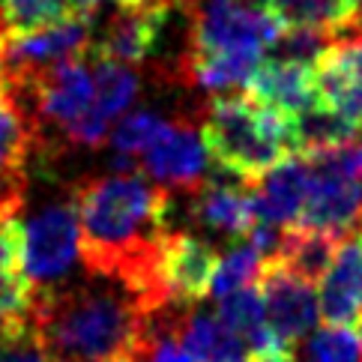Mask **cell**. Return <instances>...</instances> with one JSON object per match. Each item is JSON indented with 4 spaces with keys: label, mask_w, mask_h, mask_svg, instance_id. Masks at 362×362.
I'll use <instances>...</instances> for the list:
<instances>
[{
    "label": "cell",
    "mask_w": 362,
    "mask_h": 362,
    "mask_svg": "<svg viewBox=\"0 0 362 362\" xmlns=\"http://www.w3.org/2000/svg\"><path fill=\"white\" fill-rule=\"evenodd\" d=\"M78 257L90 276L132 291L150 312L171 305L159 288V249L171 234V195L141 174L93 177L75 189Z\"/></svg>",
    "instance_id": "cell-1"
},
{
    "label": "cell",
    "mask_w": 362,
    "mask_h": 362,
    "mask_svg": "<svg viewBox=\"0 0 362 362\" xmlns=\"http://www.w3.org/2000/svg\"><path fill=\"white\" fill-rule=\"evenodd\" d=\"M150 308L123 284L90 276L33 296L30 323L57 362L129 359Z\"/></svg>",
    "instance_id": "cell-2"
},
{
    "label": "cell",
    "mask_w": 362,
    "mask_h": 362,
    "mask_svg": "<svg viewBox=\"0 0 362 362\" xmlns=\"http://www.w3.org/2000/svg\"><path fill=\"white\" fill-rule=\"evenodd\" d=\"M206 156L245 183H261L279 162L293 156L288 117L249 96H216L201 129Z\"/></svg>",
    "instance_id": "cell-3"
},
{
    "label": "cell",
    "mask_w": 362,
    "mask_h": 362,
    "mask_svg": "<svg viewBox=\"0 0 362 362\" xmlns=\"http://www.w3.org/2000/svg\"><path fill=\"white\" fill-rule=\"evenodd\" d=\"M78 206L72 201H57L33 213L21 225V273L33 296L54 291L69 276L78 257Z\"/></svg>",
    "instance_id": "cell-4"
},
{
    "label": "cell",
    "mask_w": 362,
    "mask_h": 362,
    "mask_svg": "<svg viewBox=\"0 0 362 362\" xmlns=\"http://www.w3.org/2000/svg\"><path fill=\"white\" fill-rule=\"evenodd\" d=\"M189 51H249L264 54L281 36L261 0H195Z\"/></svg>",
    "instance_id": "cell-5"
},
{
    "label": "cell",
    "mask_w": 362,
    "mask_h": 362,
    "mask_svg": "<svg viewBox=\"0 0 362 362\" xmlns=\"http://www.w3.org/2000/svg\"><path fill=\"white\" fill-rule=\"evenodd\" d=\"M90 40H93L90 16H75L36 33L6 36L4 40L6 81L16 87H28L40 81L45 72L63 66V63L81 60V54L90 48Z\"/></svg>",
    "instance_id": "cell-6"
},
{
    "label": "cell",
    "mask_w": 362,
    "mask_h": 362,
    "mask_svg": "<svg viewBox=\"0 0 362 362\" xmlns=\"http://www.w3.org/2000/svg\"><path fill=\"white\" fill-rule=\"evenodd\" d=\"M255 288L261 291V300H264L267 329L273 332V339L284 351L293 354V347L300 344L305 335H312L320 320L315 284L293 276L276 257H267Z\"/></svg>",
    "instance_id": "cell-7"
},
{
    "label": "cell",
    "mask_w": 362,
    "mask_h": 362,
    "mask_svg": "<svg viewBox=\"0 0 362 362\" xmlns=\"http://www.w3.org/2000/svg\"><path fill=\"white\" fill-rule=\"evenodd\" d=\"M206 147L195 126L171 123L144 150L141 168L165 192H198L206 183Z\"/></svg>",
    "instance_id": "cell-8"
},
{
    "label": "cell",
    "mask_w": 362,
    "mask_h": 362,
    "mask_svg": "<svg viewBox=\"0 0 362 362\" xmlns=\"http://www.w3.org/2000/svg\"><path fill=\"white\" fill-rule=\"evenodd\" d=\"M218 252L206 240L171 230L159 249V288L171 305H192L210 293Z\"/></svg>",
    "instance_id": "cell-9"
},
{
    "label": "cell",
    "mask_w": 362,
    "mask_h": 362,
    "mask_svg": "<svg viewBox=\"0 0 362 362\" xmlns=\"http://www.w3.org/2000/svg\"><path fill=\"white\" fill-rule=\"evenodd\" d=\"M315 87L320 108L362 132V36L329 42L315 63Z\"/></svg>",
    "instance_id": "cell-10"
},
{
    "label": "cell",
    "mask_w": 362,
    "mask_h": 362,
    "mask_svg": "<svg viewBox=\"0 0 362 362\" xmlns=\"http://www.w3.org/2000/svg\"><path fill=\"white\" fill-rule=\"evenodd\" d=\"M359 222H362V186L356 180L332 171V168L312 165V186H308V198L296 228L344 237L356 230Z\"/></svg>",
    "instance_id": "cell-11"
},
{
    "label": "cell",
    "mask_w": 362,
    "mask_h": 362,
    "mask_svg": "<svg viewBox=\"0 0 362 362\" xmlns=\"http://www.w3.org/2000/svg\"><path fill=\"white\" fill-rule=\"evenodd\" d=\"M9 90H16L18 96L28 93L33 99L36 117L54 123L60 129L72 126L87 111H93V72L81 60L63 63V66L45 72L40 81H33L28 87L9 84Z\"/></svg>",
    "instance_id": "cell-12"
},
{
    "label": "cell",
    "mask_w": 362,
    "mask_h": 362,
    "mask_svg": "<svg viewBox=\"0 0 362 362\" xmlns=\"http://www.w3.org/2000/svg\"><path fill=\"white\" fill-rule=\"evenodd\" d=\"M320 317L327 327H356L362 317V230L339 240L329 269L317 291Z\"/></svg>",
    "instance_id": "cell-13"
},
{
    "label": "cell",
    "mask_w": 362,
    "mask_h": 362,
    "mask_svg": "<svg viewBox=\"0 0 362 362\" xmlns=\"http://www.w3.org/2000/svg\"><path fill=\"white\" fill-rule=\"evenodd\" d=\"M168 16H171V6H162V4H141V6L120 9L108 21L93 54L123 63L129 69L138 66V63H144L159 48Z\"/></svg>",
    "instance_id": "cell-14"
},
{
    "label": "cell",
    "mask_w": 362,
    "mask_h": 362,
    "mask_svg": "<svg viewBox=\"0 0 362 362\" xmlns=\"http://www.w3.org/2000/svg\"><path fill=\"white\" fill-rule=\"evenodd\" d=\"M245 90H249L245 96L252 102L281 114L288 120L317 105L315 66H303V63L264 57L249 84H245Z\"/></svg>",
    "instance_id": "cell-15"
},
{
    "label": "cell",
    "mask_w": 362,
    "mask_h": 362,
    "mask_svg": "<svg viewBox=\"0 0 362 362\" xmlns=\"http://www.w3.org/2000/svg\"><path fill=\"white\" fill-rule=\"evenodd\" d=\"M255 186L257 192L252 195L257 222H267L279 230L296 228L308 198V186H312V165L303 156H288Z\"/></svg>",
    "instance_id": "cell-16"
},
{
    "label": "cell",
    "mask_w": 362,
    "mask_h": 362,
    "mask_svg": "<svg viewBox=\"0 0 362 362\" xmlns=\"http://www.w3.org/2000/svg\"><path fill=\"white\" fill-rule=\"evenodd\" d=\"M192 195H195V201H192V218L201 228L210 230V234L240 240V237H249L252 228L257 225L252 192H243L237 186L204 183Z\"/></svg>",
    "instance_id": "cell-17"
},
{
    "label": "cell",
    "mask_w": 362,
    "mask_h": 362,
    "mask_svg": "<svg viewBox=\"0 0 362 362\" xmlns=\"http://www.w3.org/2000/svg\"><path fill=\"white\" fill-rule=\"evenodd\" d=\"M281 30H312L332 36L359 21L347 0H261Z\"/></svg>",
    "instance_id": "cell-18"
},
{
    "label": "cell",
    "mask_w": 362,
    "mask_h": 362,
    "mask_svg": "<svg viewBox=\"0 0 362 362\" xmlns=\"http://www.w3.org/2000/svg\"><path fill=\"white\" fill-rule=\"evenodd\" d=\"M339 240L341 237L323 234V230L288 228L281 234V245H279V252L273 257L284 269H291L293 276H300V279L315 284L329 269L335 249H339Z\"/></svg>",
    "instance_id": "cell-19"
},
{
    "label": "cell",
    "mask_w": 362,
    "mask_h": 362,
    "mask_svg": "<svg viewBox=\"0 0 362 362\" xmlns=\"http://www.w3.org/2000/svg\"><path fill=\"white\" fill-rule=\"evenodd\" d=\"M264 54H249V51H189L186 69L195 84L222 93V90H240L249 84Z\"/></svg>",
    "instance_id": "cell-20"
},
{
    "label": "cell",
    "mask_w": 362,
    "mask_h": 362,
    "mask_svg": "<svg viewBox=\"0 0 362 362\" xmlns=\"http://www.w3.org/2000/svg\"><path fill=\"white\" fill-rule=\"evenodd\" d=\"M180 335L186 354L195 362H249L245 344L216 315H186Z\"/></svg>",
    "instance_id": "cell-21"
},
{
    "label": "cell",
    "mask_w": 362,
    "mask_h": 362,
    "mask_svg": "<svg viewBox=\"0 0 362 362\" xmlns=\"http://www.w3.org/2000/svg\"><path fill=\"white\" fill-rule=\"evenodd\" d=\"M75 16H87L78 0H0V28L6 36L36 33Z\"/></svg>",
    "instance_id": "cell-22"
},
{
    "label": "cell",
    "mask_w": 362,
    "mask_h": 362,
    "mask_svg": "<svg viewBox=\"0 0 362 362\" xmlns=\"http://www.w3.org/2000/svg\"><path fill=\"white\" fill-rule=\"evenodd\" d=\"M36 141V120L24 111V102L4 84L0 87V168H24Z\"/></svg>",
    "instance_id": "cell-23"
},
{
    "label": "cell",
    "mask_w": 362,
    "mask_h": 362,
    "mask_svg": "<svg viewBox=\"0 0 362 362\" xmlns=\"http://www.w3.org/2000/svg\"><path fill=\"white\" fill-rule=\"evenodd\" d=\"M96 57V69H93V108L105 117L108 123L114 117H123L129 105L138 96V75L135 69L114 63L105 57Z\"/></svg>",
    "instance_id": "cell-24"
},
{
    "label": "cell",
    "mask_w": 362,
    "mask_h": 362,
    "mask_svg": "<svg viewBox=\"0 0 362 362\" xmlns=\"http://www.w3.org/2000/svg\"><path fill=\"white\" fill-rule=\"evenodd\" d=\"M264 261L267 257L249 243L234 245V249H228L225 255H218L216 273H213V281H210V293L206 296L222 300V296L234 293L240 288H252V284L257 281V276H261Z\"/></svg>",
    "instance_id": "cell-25"
},
{
    "label": "cell",
    "mask_w": 362,
    "mask_h": 362,
    "mask_svg": "<svg viewBox=\"0 0 362 362\" xmlns=\"http://www.w3.org/2000/svg\"><path fill=\"white\" fill-rule=\"evenodd\" d=\"M303 362H362V332L356 327H323L303 344Z\"/></svg>",
    "instance_id": "cell-26"
},
{
    "label": "cell",
    "mask_w": 362,
    "mask_h": 362,
    "mask_svg": "<svg viewBox=\"0 0 362 362\" xmlns=\"http://www.w3.org/2000/svg\"><path fill=\"white\" fill-rule=\"evenodd\" d=\"M168 120H162L156 111H135L123 117L111 132V147L117 156H129V159H141L144 150L156 141V135L165 129Z\"/></svg>",
    "instance_id": "cell-27"
},
{
    "label": "cell",
    "mask_w": 362,
    "mask_h": 362,
    "mask_svg": "<svg viewBox=\"0 0 362 362\" xmlns=\"http://www.w3.org/2000/svg\"><path fill=\"white\" fill-rule=\"evenodd\" d=\"M0 362H57V359L40 339V332L33 329V323H28L21 329L0 332Z\"/></svg>",
    "instance_id": "cell-28"
},
{
    "label": "cell",
    "mask_w": 362,
    "mask_h": 362,
    "mask_svg": "<svg viewBox=\"0 0 362 362\" xmlns=\"http://www.w3.org/2000/svg\"><path fill=\"white\" fill-rule=\"evenodd\" d=\"M28 198V177L24 168H0V222H9Z\"/></svg>",
    "instance_id": "cell-29"
},
{
    "label": "cell",
    "mask_w": 362,
    "mask_h": 362,
    "mask_svg": "<svg viewBox=\"0 0 362 362\" xmlns=\"http://www.w3.org/2000/svg\"><path fill=\"white\" fill-rule=\"evenodd\" d=\"M99 4H117L120 9H129V6H141L144 0H78V6L87 12V16H93V9H96Z\"/></svg>",
    "instance_id": "cell-30"
},
{
    "label": "cell",
    "mask_w": 362,
    "mask_h": 362,
    "mask_svg": "<svg viewBox=\"0 0 362 362\" xmlns=\"http://www.w3.org/2000/svg\"><path fill=\"white\" fill-rule=\"evenodd\" d=\"M6 84V63H4V36H0V87Z\"/></svg>",
    "instance_id": "cell-31"
},
{
    "label": "cell",
    "mask_w": 362,
    "mask_h": 362,
    "mask_svg": "<svg viewBox=\"0 0 362 362\" xmlns=\"http://www.w3.org/2000/svg\"><path fill=\"white\" fill-rule=\"evenodd\" d=\"M261 362H296L293 354H279V356H269V359H261Z\"/></svg>",
    "instance_id": "cell-32"
},
{
    "label": "cell",
    "mask_w": 362,
    "mask_h": 362,
    "mask_svg": "<svg viewBox=\"0 0 362 362\" xmlns=\"http://www.w3.org/2000/svg\"><path fill=\"white\" fill-rule=\"evenodd\" d=\"M144 4H162V6H174V4H195V0H144Z\"/></svg>",
    "instance_id": "cell-33"
},
{
    "label": "cell",
    "mask_w": 362,
    "mask_h": 362,
    "mask_svg": "<svg viewBox=\"0 0 362 362\" xmlns=\"http://www.w3.org/2000/svg\"><path fill=\"white\" fill-rule=\"evenodd\" d=\"M347 4H351V9L356 12V18H362V0H347Z\"/></svg>",
    "instance_id": "cell-34"
},
{
    "label": "cell",
    "mask_w": 362,
    "mask_h": 362,
    "mask_svg": "<svg viewBox=\"0 0 362 362\" xmlns=\"http://www.w3.org/2000/svg\"><path fill=\"white\" fill-rule=\"evenodd\" d=\"M356 329H359V332H362V317H359V323H356Z\"/></svg>",
    "instance_id": "cell-35"
},
{
    "label": "cell",
    "mask_w": 362,
    "mask_h": 362,
    "mask_svg": "<svg viewBox=\"0 0 362 362\" xmlns=\"http://www.w3.org/2000/svg\"><path fill=\"white\" fill-rule=\"evenodd\" d=\"M114 362H129V359H114Z\"/></svg>",
    "instance_id": "cell-36"
}]
</instances>
